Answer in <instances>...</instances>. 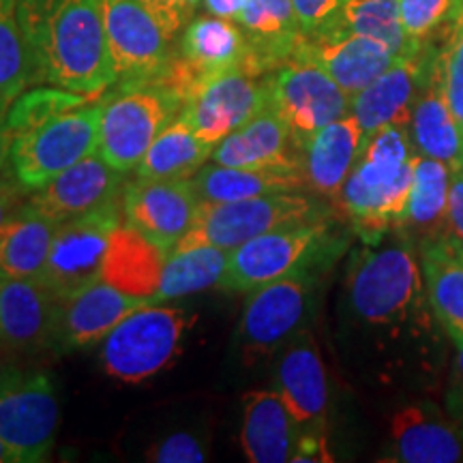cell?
Masks as SVG:
<instances>
[{"mask_svg": "<svg viewBox=\"0 0 463 463\" xmlns=\"http://www.w3.org/2000/svg\"><path fill=\"white\" fill-rule=\"evenodd\" d=\"M300 425L277 391L242 397L241 444L251 463H286L297 450Z\"/></svg>", "mask_w": 463, "mask_h": 463, "instance_id": "cell-27", "label": "cell"}, {"mask_svg": "<svg viewBox=\"0 0 463 463\" xmlns=\"http://www.w3.org/2000/svg\"><path fill=\"white\" fill-rule=\"evenodd\" d=\"M322 217L270 230L232 249L222 288L228 292H253L260 286L311 262L326 239Z\"/></svg>", "mask_w": 463, "mask_h": 463, "instance_id": "cell-12", "label": "cell"}, {"mask_svg": "<svg viewBox=\"0 0 463 463\" xmlns=\"http://www.w3.org/2000/svg\"><path fill=\"white\" fill-rule=\"evenodd\" d=\"M56 297L39 279H0V345L34 350L52 344Z\"/></svg>", "mask_w": 463, "mask_h": 463, "instance_id": "cell-25", "label": "cell"}, {"mask_svg": "<svg viewBox=\"0 0 463 463\" xmlns=\"http://www.w3.org/2000/svg\"><path fill=\"white\" fill-rule=\"evenodd\" d=\"M202 202H234L307 187L300 165L230 167L204 165L191 178Z\"/></svg>", "mask_w": 463, "mask_h": 463, "instance_id": "cell-32", "label": "cell"}, {"mask_svg": "<svg viewBox=\"0 0 463 463\" xmlns=\"http://www.w3.org/2000/svg\"><path fill=\"white\" fill-rule=\"evenodd\" d=\"M416 157L408 125H386L364 137L361 157L337 195L364 245H378L397 230L412 191Z\"/></svg>", "mask_w": 463, "mask_h": 463, "instance_id": "cell-3", "label": "cell"}, {"mask_svg": "<svg viewBox=\"0 0 463 463\" xmlns=\"http://www.w3.org/2000/svg\"><path fill=\"white\" fill-rule=\"evenodd\" d=\"M165 260L164 249L123 222L109 239L101 279L131 297L153 300L164 275Z\"/></svg>", "mask_w": 463, "mask_h": 463, "instance_id": "cell-30", "label": "cell"}, {"mask_svg": "<svg viewBox=\"0 0 463 463\" xmlns=\"http://www.w3.org/2000/svg\"><path fill=\"white\" fill-rule=\"evenodd\" d=\"M317 217V204L300 191L234 202H202L194 225L176 245H215L232 251L266 232Z\"/></svg>", "mask_w": 463, "mask_h": 463, "instance_id": "cell-7", "label": "cell"}, {"mask_svg": "<svg viewBox=\"0 0 463 463\" xmlns=\"http://www.w3.org/2000/svg\"><path fill=\"white\" fill-rule=\"evenodd\" d=\"M176 58L202 86L213 75L245 67L247 39L234 20L211 14L195 15L184 26Z\"/></svg>", "mask_w": 463, "mask_h": 463, "instance_id": "cell-29", "label": "cell"}, {"mask_svg": "<svg viewBox=\"0 0 463 463\" xmlns=\"http://www.w3.org/2000/svg\"><path fill=\"white\" fill-rule=\"evenodd\" d=\"M211 159L213 164L230 167L300 165V153L292 133L270 106L241 129L225 136L213 150Z\"/></svg>", "mask_w": 463, "mask_h": 463, "instance_id": "cell-28", "label": "cell"}, {"mask_svg": "<svg viewBox=\"0 0 463 463\" xmlns=\"http://www.w3.org/2000/svg\"><path fill=\"white\" fill-rule=\"evenodd\" d=\"M0 463H20L14 450L3 442V438H0Z\"/></svg>", "mask_w": 463, "mask_h": 463, "instance_id": "cell-50", "label": "cell"}, {"mask_svg": "<svg viewBox=\"0 0 463 463\" xmlns=\"http://www.w3.org/2000/svg\"><path fill=\"white\" fill-rule=\"evenodd\" d=\"M275 391L303 427H326L328 380L311 333L289 339L275 367Z\"/></svg>", "mask_w": 463, "mask_h": 463, "instance_id": "cell-21", "label": "cell"}, {"mask_svg": "<svg viewBox=\"0 0 463 463\" xmlns=\"http://www.w3.org/2000/svg\"><path fill=\"white\" fill-rule=\"evenodd\" d=\"M7 347L0 345V392H5L9 389V386H14L17 380L24 375V372L22 369H17L14 361H11Z\"/></svg>", "mask_w": 463, "mask_h": 463, "instance_id": "cell-48", "label": "cell"}, {"mask_svg": "<svg viewBox=\"0 0 463 463\" xmlns=\"http://www.w3.org/2000/svg\"><path fill=\"white\" fill-rule=\"evenodd\" d=\"M56 427L58 399L50 375L24 373L0 392V438L20 463L50 459Z\"/></svg>", "mask_w": 463, "mask_h": 463, "instance_id": "cell-14", "label": "cell"}, {"mask_svg": "<svg viewBox=\"0 0 463 463\" xmlns=\"http://www.w3.org/2000/svg\"><path fill=\"white\" fill-rule=\"evenodd\" d=\"M455 347L457 352L453 356V363H450L447 391H444V405H447L450 419L463 430V341Z\"/></svg>", "mask_w": 463, "mask_h": 463, "instance_id": "cell-44", "label": "cell"}, {"mask_svg": "<svg viewBox=\"0 0 463 463\" xmlns=\"http://www.w3.org/2000/svg\"><path fill=\"white\" fill-rule=\"evenodd\" d=\"M294 58L309 61L324 69L350 97L372 84L397 61V56L384 43L347 31H328L316 37H303Z\"/></svg>", "mask_w": 463, "mask_h": 463, "instance_id": "cell-18", "label": "cell"}, {"mask_svg": "<svg viewBox=\"0 0 463 463\" xmlns=\"http://www.w3.org/2000/svg\"><path fill=\"white\" fill-rule=\"evenodd\" d=\"M463 0H399L403 31L414 43L425 45L433 33L449 24Z\"/></svg>", "mask_w": 463, "mask_h": 463, "instance_id": "cell-38", "label": "cell"}, {"mask_svg": "<svg viewBox=\"0 0 463 463\" xmlns=\"http://www.w3.org/2000/svg\"><path fill=\"white\" fill-rule=\"evenodd\" d=\"M194 181L140 178L123 189L125 222L142 232L165 253L187 234L200 211Z\"/></svg>", "mask_w": 463, "mask_h": 463, "instance_id": "cell-15", "label": "cell"}, {"mask_svg": "<svg viewBox=\"0 0 463 463\" xmlns=\"http://www.w3.org/2000/svg\"><path fill=\"white\" fill-rule=\"evenodd\" d=\"M449 230L457 239L463 241V165L450 172L449 194Z\"/></svg>", "mask_w": 463, "mask_h": 463, "instance_id": "cell-46", "label": "cell"}, {"mask_svg": "<svg viewBox=\"0 0 463 463\" xmlns=\"http://www.w3.org/2000/svg\"><path fill=\"white\" fill-rule=\"evenodd\" d=\"M303 37H316L331 31L345 0H292Z\"/></svg>", "mask_w": 463, "mask_h": 463, "instance_id": "cell-40", "label": "cell"}, {"mask_svg": "<svg viewBox=\"0 0 463 463\" xmlns=\"http://www.w3.org/2000/svg\"><path fill=\"white\" fill-rule=\"evenodd\" d=\"M449 194H450V167L442 161L419 155L416 157L414 183L410 191L408 204L399 222V234L412 245L438 239L449 230Z\"/></svg>", "mask_w": 463, "mask_h": 463, "instance_id": "cell-31", "label": "cell"}, {"mask_svg": "<svg viewBox=\"0 0 463 463\" xmlns=\"http://www.w3.org/2000/svg\"><path fill=\"white\" fill-rule=\"evenodd\" d=\"M142 3L157 17L165 33L176 39V34H181L184 26L195 17L202 0H142Z\"/></svg>", "mask_w": 463, "mask_h": 463, "instance_id": "cell-42", "label": "cell"}, {"mask_svg": "<svg viewBox=\"0 0 463 463\" xmlns=\"http://www.w3.org/2000/svg\"><path fill=\"white\" fill-rule=\"evenodd\" d=\"M269 106L288 125L298 153L314 133L350 114L352 97L314 62L292 58L266 73Z\"/></svg>", "mask_w": 463, "mask_h": 463, "instance_id": "cell-9", "label": "cell"}, {"mask_svg": "<svg viewBox=\"0 0 463 463\" xmlns=\"http://www.w3.org/2000/svg\"><path fill=\"white\" fill-rule=\"evenodd\" d=\"M311 288L314 279L305 264L249 292L236 339L242 363L262 361L297 337L309 309Z\"/></svg>", "mask_w": 463, "mask_h": 463, "instance_id": "cell-8", "label": "cell"}, {"mask_svg": "<svg viewBox=\"0 0 463 463\" xmlns=\"http://www.w3.org/2000/svg\"><path fill=\"white\" fill-rule=\"evenodd\" d=\"M463 459V430L436 405L410 403L391 419L389 450L382 461L455 463Z\"/></svg>", "mask_w": 463, "mask_h": 463, "instance_id": "cell-20", "label": "cell"}, {"mask_svg": "<svg viewBox=\"0 0 463 463\" xmlns=\"http://www.w3.org/2000/svg\"><path fill=\"white\" fill-rule=\"evenodd\" d=\"M228 258V249L215 245H176L167 253L159 289L150 303H165V300L183 298L202 289L222 286Z\"/></svg>", "mask_w": 463, "mask_h": 463, "instance_id": "cell-35", "label": "cell"}, {"mask_svg": "<svg viewBox=\"0 0 463 463\" xmlns=\"http://www.w3.org/2000/svg\"><path fill=\"white\" fill-rule=\"evenodd\" d=\"M264 108H269L266 78L236 67L208 78L194 92L181 116L202 140L217 146L225 136L256 118Z\"/></svg>", "mask_w": 463, "mask_h": 463, "instance_id": "cell-13", "label": "cell"}, {"mask_svg": "<svg viewBox=\"0 0 463 463\" xmlns=\"http://www.w3.org/2000/svg\"><path fill=\"white\" fill-rule=\"evenodd\" d=\"M350 317L386 356V369L422 391L442 382L449 350L455 345L427 298L419 251L395 232L386 245H364L352 256L345 275Z\"/></svg>", "mask_w": 463, "mask_h": 463, "instance_id": "cell-1", "label": "cell"}, {"mask_svg": "<svg viewBox=\"0 0 463 463\" xmlns=\"http://www.w3.org/2000/svg\"><path fill=\"white\" fill-rule=\"evenodd\" d=\"M444 69V89L457 123L463 131V3L449 22L447 42L439 48Z\"/></svg>", "mask_w": 463, "mask_h": 463, "instance_id": "cell-39", "label": "cell"}, {"mask_svg": "<svg viewBox=\"0 0 463 463\" xmlns=\"http://www.w3.org/2000/svg\"><path fill=\"white\" fill-rule=\"evenodd\" d=\"M433 314L455 345L463 341V241L438 236L416 247Z\"/></svg>", "mask_w": 463, "mask_h": 463, "instance_id": "cell-26", "label": "cell"}, {"mask_svg": "<svg viewBox=\"0 0 463 463\" xmlns=\"http://www.w3.org/2000/svg\"><path fill=\"white\" fill-rule=\"evenodd\" d=\"M213 150L215 144L202 140L194 127L178 116L155 137L136 172L140 178L191 181L213 157Z\"/></svg>", "mask_w": 463, "mask_h": 463, "instance_id": "cell-33", "label": "cell"}, {"mask_svg": "<svg viewBox=\"0 0 463 463\" xmlns=\"http://www.w3.org/2000/svg\"><path fill=\"white\" fill-rule=\"evenodd\" d=\"M146 459L157 463H202L206 461V449L194 433L178 431L155 444L146 453Z\"/></svg>", "mask_w": 463, "mask_h": 463, "instance_id": "cell-41", "label": "cell"}, {"mask_svg": "<svg viewBox=\"0 0 463 463\" xmlns=\"http://www.w3.org/2000/svg\"><path fill=\"white\" fill-rule=\"evenodd\" d=\"M245 3L247 0H202V7H204L206 14L236 22Z\"/></svg>", "mask_w": 463, "mask_h": 463, "instance_id": "cell-47", "label": "cell"}, {"mask_svg": "<svg viewBox=\"0 0 463 463\" xmlns=\"http://www.w3.org/2000/svg\"><path fill=\"white\" fill-rule=\"evenodd\" d=\"M101 125V97L65 109L11 133V172L26 191H37L58 174L97 153Z\"/></svg>", "mask_w": 463, "mask_h": 463, "instance_id": "cell-4", "label": "cell"}, {"mask_svg": "<svg viewBox=\"0 0 463 463\" xmlns=\"http://www.w3.org/2000/svg\"><path fill=\"white\" fill-rule=\"evenodd\" d=\"M125 222L123 195L89 215L69 219L56 228L42 281L56 298L69 297L101 279L103 258L114 230Z\"/></svg>", "mask_w": 463, "mask_h": 463, "instance_id": "cell-10", "label": "cell"}, {"mask_svg": "<svg viewBox=\"0 0 463 463\" xmlns=\"http://www.w3.org/2000/svg\"><path fill=\"white\" fill-rule=\"evenodd\" d=\"M31 86V62L20 20L17 0H0V106H14Z\"/></svg>", "mask_w": 463, "mask_h": 463, "instance_id": "cell-37", "label": "cell"}, {"mask_svg": "<svg viewBox=\"0 0 463 463\" xmlns=\"http://www.w3.org/2000/svg\"><path fill=\"white\" fill-rule=\"evenodd\" d=\"M123 189L125 172L108 165L99 153H95L34 191L31 198H26L24 208L33 215L61 225L118 200Z\"/></svg>", "mask_w": 463, "mask_h": 463, "instance_id": "cell-17", "label": "cell"}, {"mask_svg": "<svg viewBox=\"0 0 463 463\" xmlns=\"http://www.w3.org/2000/svg\"><path fill=\"white\" fill-rule=\"evenodd\" d=\"M11 159V129H9V108L0 106V176L7 170Z\"/></svg>", "mask_w": 463, "mask_h": 463, "instance_id": "cell-49", "label": "cell"}, {"mask_svg": "<svg viewBox=\"0 0 463 463\" xmlns=\"http://www.w3.org/2000/svg\"><path fill=\"white\" fill-rule=\"evenodd\" d=\"M56 228L22 206L0 230V279H42Z\"/></svg>", "mask_w": 463, "mask_h": 463, "instance_id": "cell-34", "label": "cell"}, {"mask_svg": "<svg viewBox=\"0 0 463 463\" xmlns=\"http://www.w3.org/2000/svg\"><path fill=\"white\" fill-rule=\"evenodd\" d=\"M181 112L183 101L164 84H120L114 95L101 97L97 153L116 170H136L155 137Z\"/></svg>", "mask_w": 463, "mask_h": 463, "instance_id": "cell-6", "label": "cell"}, {"mask_svg": "<svg viewBox=\"0 0 463 463\" xmlns=\"http://www.w3.org/2000/svg\"><path fill=\"white\" fill-rule=\"evenodd\" d=\"M31 84L99 97L116 84L99 0H17Z\"/></svg>", "mask_w": 463, "mask_h": 463, "instance_id": "cell-2", "label": "cell"}, {"mask_svg": "<svg viewBox=\"0 0 463 463\" xmlns=\"http://www.w3.org/2000/svg\"><path fill=\"white\" fill-rule=\"evenodd\" d=\"M236 24L247 39V71L266 75L292 61L303 42L292 0H247Z\"/></svg>", "mask_w": 463, "mask_h": 463, "instance_id": "cell-23", "label": "cell"}, {"mask_svg": "<svg viewBox=\"0 0 463 463\" xmlns=\"http://www.w3.org/2000/svg\"><path fill=\"white\" fill-rule=\"evenodd\" d=\"M331 31H347L375 39L397 58L414 56L425 48L405 34L399 15V0H345Z\"/></svg>", "mask_w": 463, "mask_h": 463, "instance_id": "cell-36", "label": "cell"}, {"mask_svg": "<svg viewBox=\"0 0 463 463\" xmlns=\"http://www.w3.org/2000/svg\"><path fill=\"white\" fill-rule=\"evenodd\" d=\"M427 45L414 56L397 58L372 84L356 92L350 114L361 123L364 137L386 125H408L425 75Z\"/></svg>", "mask_w": 463, "mask_h": 463, "instance_id": "cell-22", "label": "cell"}, {"mask_svg": "<svg viewBox=\"0 0 463 463\" xmlns=\"http://www.w3.org/2000/svg\"><path fill=\"white\" fill-rule=\"evenodd\" d=\"M194 324L187 311L148 303L127 316L103 339V372L120 384H142L181 356L183 339Z\"/></svg>", "mask_w": 463, "mask_h": 463, "instance_id": "cell-5", "label": "cell"}, {"mask_svg": "<svg viewBox=\"0 0 463 463\" xmlns=\"http://www.w3.org/2000/svg\"><path fill=\"white\" fill-rule=\"evenodd\" d=\"M292 461H333L331 450H328V438L324 427H303L297 439V450H294Z\"/></svg>", "mask_w": 463, "mask_h": 463, "instance_id": "cell-43", "label": "cell"}, {"mask_svg": "<svg viewBox=\"0 0 463 463\" xmlns=\"http://www.w3.org/2000/svg\"><path fill=\"white\" fill-rule=\"evenodd\" d=\"M24 194L26 189L15 181V176L7 178L5 174L0 176V230L17 215V211H20L22 206H24Z\"/></svg>", "mask_w": 463, "mask_h": 463, "instance_id": "cell-45", "label": "cell"}, {"mask_svg": "<svg viewBox=\"0 0 463 463\" xmlns=\"http://www.w3.org/2000/svg\"><path fill=\"white\" fill-rule=\"evenodd\" d=\"M364 146V131L352 114L326 125L300 148L307 187L324 198L337 200Z\"/></svg>", "mask_w": 463, "mask_h": 463, "instance_id": "cell-24", "label": "cell"}, {"mask_svg": "<svg viewBox=\"0 0 463 463\" xmlns=\"http://www.w3.org/2000/svg\"><path fill=\"white\" fill-rule=\"evenodd\" d=\"M148 303V298L120 292L118 288L109 286L103 279L92 281L90 286L69 297L56 298L50 347L58 352H71L78 347L99 344L127 316Z\"/></svg>", "mask_w": 463, "mask_h": 463, "instance_id": "cell-16", "label": "cell"}, {"mask_svg": "<svg viewBox=\"0 0 463 463\" xmlns=\"http://www.w3.org/2000/svg\"><path fill=\"white\" fill-rule=\"evenodd\" d=\"M410 136L419 155L442 161L450 167V172L463 165V131L450 109L444 89L439 50L427 52L425 75L410 118Z\"/></svg>", "mask_w": 463, "mask_h": 463, "instance_id": "cell-19", "label": "cell"}, {"mask_svg": "<svg viewBox=\"0 0 463 463\" xmlns=\"http://www.w3.org/2000/svg\"><path fill=\"white\" fill-rule=\"evenodd\" d=\"M116 84H146L170 67L174 39L142 0H99Z\"/></svg>", "mask_w": 463, "mask_h": 463, "instance_id": "cell-11", "label": "cell"}]
</instances>
